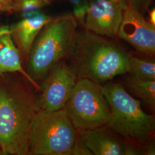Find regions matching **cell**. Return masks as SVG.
Segmentation results:
<instances>
[{
  "instance_id": "6da1fadb",
  "label": "cell",
  "mask_w": 155,
  "mask_h": 155,
  "mask_svg": "<svg viewBox=\"0 0 155 155\" xmlns=\"http://www.w3.org/2000/svg\"><path fill=\"white\" fill-rule=\"evenodd\" d=\"M130 58L119 45L85 29L78 32L68 58L78 79L86 78L101 84L129 72Z\"/></svg>"
},
{
  "instance_id": "7a4b0ae2",
  "label": "cell",
  "mask_w": 155,
  "mask_h": 155,
  "mask_svg": "<svg viewBox=\"0 0 155 155\" xmlns=\"http://www.w3.org/2000/svg\"><path fill=\"white\" fill-rule=\"evenodd\" d=\"M39 110L28 91L0 87V148L3 155L28 154L31 125Z\"/></svg>"
},
{
  "instance_id": "3957f363",
  "label": "cell",
  "mask_w": 155,
  "mask_h": 155,
  "mask_svg": "<svg viewBox=\"0 0 155 155\" xmlns=\"http://www.w3.org/2000/svg\"><path fill=\"white\" fill-rule=\"evenodd\" d=\"M78 21L73 15L52 18L41 29L29 52L28 74L35 81L45 78L58 61L68 58L77 36Z\"/></svg>"
},
{
  "instance_id": "277c9868",
  "label": "cell",
  "mask_w": 155,
  "mask_h": 155,
  "mask_svg": "<svg viewBox=\"0 0 155 155\" xmlns=\"http://www.w3.org/2000/svg\"><path fill=\"white\" fill-rule=\"evenodd\" d=\"M101 89L110 107V120L106 126L138 142L149 139L155 130V118L144 112L141 101L130 95L120 84H101Z\"/></svg>"
},
{
  "instance_id": "5b68a950",
  "label": "cell",
  "mask_w": 155,
  "mask_h": 155,
  "mask_svg": "<svg viewBox=\"0 0 155 155\" xmlns=\"http://www.w3.org/2000/svg\"><path fill=\"white\" fill-rule=\"evenodd\" d=\"M77 134L63 109L39 110L31 125L28 154L72 155Z\"/></svg>"
},
{
  "instance_id": "8992f818",
  "label": "cell",
  "mask_w": 155,
  "mask_h": 155,
  "mask_svg": "<svg viewBox=\"0 0 155 155\" xmlns=\"http://www.w3.org/2000/svg\"><path fill=\"white\" fill-rule=\"evenodd\" d=\"M63 109L74 127L81 130L104 127L111 118L101 84L86 78L78 79Z\"/></svg>"
},
{
  "instance_id": "52a82bcc",
  "label": "cell",
  "mask_w": 155,
  "mask_h": 155,
  "mask_svg": "<svg viewBox=\"0 0 155 155\" xmlns=\"http://www.w3.org/2000/svg\"><path fill=\"white\" fill-rule=\"evenodd\" d=\"M40 86L37 102L39 110L56 111L63 109L77 83V75L64 61H58L47 73Z\"/></svg>"
},
{
  "instance_id": "ba28073f",
  "label": "cell",
  "mask_w": 155,
  "mask_h": 155,
  "mask_svg": "<svg viewBox=\"0 0 155 155\" xmlns=\"http://www.w3.org/2000/svg\"><path fill=\"white\" fill-rule=\"evenodd\" d=\"M127 6V0H89L85 29L102 36H116Z\"/></svg>"
},
{
  "instance_id": "9c48e42d",
  "label": "cell",
  "mask_w": 155,
  "mask_h": 155,
  "mask_svg": "<svg viewBox=\"0 0 155 155\" xmlns=\"http://www.w3.org/2000/svg\"><path fill=\"white\" fill-rule=\"evenodd\" d=\"M117 36L143 54H155V25L128 3Z\"/></svg>"
},
{
  "instance_id": "30bf717a",
  "label": "cell",
  "mask_w": 155,
  "mask_h": 155,
  "mask_svg": "<svg viewBox=\"0 0 155 155\" xmlns=\"http://www.w3.org/2000/svg\"><path fill=\"white\" fill-rule=\"evenodd\" d=\"M81 136L95 155H141L142 152L118 139L104 127L81 130Z\"/></svg>"
},
{
  "instance_id": "8fae6325",
  "label": "cell",
  "mask_w": 155,
  "mask_h": 155,
  "mask_svg": "<svg viewBox=\"0 0 155 155\" xmlns=\"http://www.w3.org/2000/svg\"><path fill=\"white\" fill-rule=\"evenodd\" d=\"M52 18L40 12L32 16L22 18L9 27L12 36L21 56L27 59L35 40L41 29Z\"/></svg>"
},
{
  "instance_id": "7c38bea8",
  "label": "cell",
  "mask_w": 155,
  "mask_h": 155,
  "mask_svg": "<svg viewBox=\"0 0 155 155\" xmlns=\"http://www.w3.org/2000/svg\"><path fill=\"white\" fill-rule=\"evenodd\" d=\"M21 57L12 36L9 27H0V74L8 72L20 73L35 89L40 90V86L23 68Z\"/></svg>"
},
{
  "instance_id": "4fadbf2b",
  "label": "cell",
  "mask_w": 155,
  "mask_h": 155,
  "mask_svg": "<svg viewBox=\"0 0 155 155\" xmlns=\"http://www.w3.org/2000/svg\"><path fill=\"white\" fill-rule=\"evenodd\" d=\"M127 89L145 104L154 108L155 105V81H148L131 75L126 82Z\"/></svg>"
},
{
  "instance_id": "5bb4252c",
  "label": "cell",
  "mask_w": 155,
  "mask_h": 155,
  "mask_svg": "<svg viewBox=\"0 0 155 155\" xmlns=\"http://www.w3.org/2000/svg\"><path fill=\"white\" fill-rule=\"evenodd\" d=\"M129 72L132 75L144 80L155 81V63L154 61L143 60L130 56Z\"/></svg>"
},
{
  "instance_id": "9a60e30c",
  "label": "cell",
  "mask_w": 155,
  "mask_h": 155,
  "mask_svg": "<svg viewBox=\"0 0 155 155\" xmlns=\"http://www.w3.org/2000/svg\"><path fill=\"white\" fill-rule=\"evenodd\" d=\"M46 4L43 0H14L13 12L20 13L22 18L32 16L41 12Z\"/></svg>"
},
{
  "instance_id": "2e32d148",
  "label": "cell",
  "mask_w": 155,
  "mask_h": 155,
  "mask_svg": "<svg viewBox=\"0 0 155 155\" xmlns=\"http://www.w3.org/2000/svg\"><path fill=\"white\" fill-rule=\"evenodd\" d=\"M72 6L73 15L78 22L83 24L87 9L89 6V0H68Z\"/></svg>"
},
{
  "instance_id": "e0dca14e",
  "label": "cell",
  "mask_w": 155,
  "mask_h": 155,
  "mask_svg": "<svg viewBox=\"0 0 155 155\" xmlns=\"http://www.w3.org/2000/svg\"><path fill=\"white\" fill-rule=\"evenodd\" d=\"M93 153L85 143L81 134L78 136L74 146L72 155H92Z\"/></svg>"
},
{
  "instance_id": "ac0fdd59",
  "label": "cell",
  "mask_w": 155,
  "mask_h": 155,
  "mask_svg": "<svg viewBox=\"0 0 155 155\" xmlns=\"http://www.w3.org/2000/svg\"><path fill=\"white\" fill-rule=\"evenodd\" d=\"M130 5L134 7L137 11L144 15L150 10V8L152 4L153 0H127Z\"/></svg>"
},
{
  "instance_id": "d6986e66",
  "label": "cell",
  "mask_w": 155,
  "mask_h": 155,
  "mask_svg": "<svg viewBox=\"0 0 155 155\" xmlns=\"http://www.w3.org/2000/svg\"><path fill=\"white\" fill-rule=\"evenodd\" d=\"M14 0H0V14L13 12Z\"/></svg>"
},
{
  "instance_id": "ffe728a7",
  "label": "cell",
  "mask_w": 155,
  "mask_h": 155,
  "mask_svg": "<svg viewBox=\"0 0 155 155\" xmlns=\"http://www.w3.org/2000/svg\"><path fill=\"white\" fill-rule=\"evenodd\" d=\"M148 12V15H149V19L148 21H150L152 24L155 25V8L151 9L150 11H149Z\"/></svg>"
},
{
  "instance_id": "44dd1931",
  "label": "cell",
  "mask_w": 155,
  "mask_h": 155,
  "mask_svg": "<svg viewBox=\"0 0 155 155\" xmlns=\"http://www.w3.org/2000/svg\"><path fill=\"white\" fill-rule=\"evenodd\" d=\"M145 150V154L147 155H155V147L154 145L153 144H150L149 145H147V147H146Z\"/></svg>"
},
{
  "instance_id": "7402d4cb",
  "label": "cell",
  "mask_w": 155,
  "mask_h": 155,
  "mask_svg": "<svg viewBox=\"0 0 155 155\" xmlns=\"http://www.w3.org/2000/svg\"><path fill=\"white\" fill-rule=\"evenodd\" d=\"M43 1H45V3H48V2H50V1H51V0H43Z\"/></svg>"
},
{
  "instance_id": "603a6c76",
  "label": "cell",
  "mask_w": 155,
  "mask_h": 155,
  "mask_svg": "<svg viewBox=\"0 0 155 155\" xmlns=\"http://www.w3.org/2000/svg\"><path fill=\"white\" fill-rule=\"evenodd\" d=\"M3 155L2 154V150H1V148H0V155Z\"/></svg>"
}]
</instances>
